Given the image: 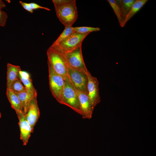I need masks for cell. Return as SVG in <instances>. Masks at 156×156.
I'll return each instance as SVG.
<instances>
[{
    "mask_svg": "<svg viewBox=\"0 0 156 156\" xmlns=\"http://www.w3.org/2000/svg\"><path fill=\"white\" fill-rule=\"evenodd\" d=\"M6 94L11 107L15 111L18 118L24 114L23 105L17 96L10 89L7 88Z\"/></svg>",
    "mask_w": 156,
    "mask_h": 156,
    "instance_id": "4fadbf2b",
    "label": "cell"
},
{
    "mask_svg": "<svg viewBox=\"0 0 156 156\" xmlns=\"http://www.w3.org/2000/svg\"><path fill=\"white\" fill-rule=\"evenodd\" d=\"M107 1L113 10L120 25L121 26L123 22V20L121 17L120 9L119 5L116 1L114 0H107Z\"/></svg>",
    "mask_w": 156,
    "mask_h": 156,
    "instance_id": "ac0fdd59",
    "label": "cell"
},
{
    "mask_svg": "<svg viewBox=\"0 0 156 156\" xmlns=\"http://www.w3.org/2000/svg\"><path fill=\"white\" fill-rule=\"evenodd\" d=\"M14 93L18 98L23 105L25 115L27 112L29 103L32 98L29 96L26 91Z\"/></svg>",
    "mask_w": 156,
    "mask_h": 156,
    "instance_id": "2e32d148",
    "label": "cell"
},
{
    "mask_svg": "<svg viewBox=\"0 0 156 156\" xmlns=\"http://www.w3.org/2000/svg\"><path fill=\"white\" fill-rule=\"evenodd\" d=\"M49 85L50 90L57 101L61 104L65 84V80L53 70L51 64L48 62Z\"/></svg>",
    "mask_w": 156,
    "mask_h": 156,
    "instance_id": "5b68a950",
    "label": "cell"
},
{
    "mask_svg": "<svg viewBox=\"0 0 156 156\" xmlns=\"http://www.w3.org/2000/svg\"><path fill=\"white\" fill-rule=\"evenodd\" d=\"M19 79L23 84L28 94L31 98L37 96V91L33 85L29 73L22 70L20 71L19 74Z\"/></svg>",
    "mask_w": 156,
    "mask_h": 156,
    "instance_id": "7c38bea8",
    "label": "cell"
},
{
    "mask_svg": "<svg viewBox=\"0 0 156 156\" xmlns=\"http://www.w3.org/2000/svg\"><path fill=\"white\" fill-rule=\"evenodd\" d=\"M9 89L14 92H18L26 91L25 88L19 79L14 81L11 83Z\"/></svg>",
    "mask_w": 156,
    "mask_h": 156,
    "instance_id": "d6986e66",
    "label": "cell"
},
{
    "mask_svg": "<svg viewBox=\"0 0 156 156\" xmlns=\"http://www.w3.org/2000/svg\"><path fill=\"white\" fill-rule=\"evenodd\" d=\"M71 0H52V1L54 5H58L68 3Z\"/></svg>",
    "mask_w": 156,
    "mask_h": 156,
    "instance_id": "d4e9b609",
    "label": "cell"
},
{
    "mask_svg": "<svg viewBox=\"0 0 156 156\" xmlns=\"http://www.w3.org/2000/svg\"><path fill=\"white\" fill-rule=\"evenodd\" d=\"M88 34H81L74 32L59 43L52 44L50 47L59 53L64 54L81 45L83 40Z\"/></svg>",
    "mask_w": 156,
    "mask_h": 156,
    "instance_id": "7a4b0ae2",
    "label": "cell"
},
{
    "mask_svg": "<svg viewBox=\"0 0 156 156\" xmlns=\"http://www.w3.org/2000/svg\"><path fill=\"white\" fill-rule=\"evenodd\" d=\"M7 88H9L12 83L19 79V74L21 70L20 66L8 63L7 64Z\"/></svg>",
    "mask_w": 156,
    "mask_h": 156,
    "instance_id": "5bb4252c",
    "label": "cell"
},
{
    "mask_svg": "<svg viewBox=\"0 0 156 156\" xmlns=\"http://www.w3.org/2000/svg\"><path fill=\"white\" fill-rule=\"evenodd\" d=\"M18 118L20 130V138L22 141L23 145H26L31 133L34 131V129L27 121L24 114H21Z\"/></svg>",
    "mask_w": 156,
    "mask_h": 156,
    "instance_id": "8fae6325",
    "label": "cell"
},
{
    "mask_svg": "<svg viewBox=\"0 0 156 156\" xmlns=\"http://www.w3.org/2000/svg\"><path fill=\"white\" fill-rule=\"evenodd\" d=\"M8 15L7 13L0 9V26L4 27L6 24L8 18Z\"/></svg>",
    "mask_w": 156,
    "mask_h": 156,
    "instance_id": "7402d4cb",
    "label": "cell"
},
{
    "mask_svg": "<svg viewBox=\"0 0 156 156\" xmlns=\"http://www.w3.org/2000/svg\"><path fill=\"white\" fill-rule=\"evenodd\" d=\"M88 78V95L93 108L101 101L99 88V81L88 71L86 73Z\"/></svg>",
    "mask_w": 156,
    "mask_h": 156,
    "instance_id": "ba28073f",
    "label": "cell"
},
{
    "mask_svg": "<svg viewBox=\"0 0 156 156\" xmlns=\"http://www.w3.org/2000/svg\"><path fill=\"white\" fill-rule=\"evenodd\" d=\"M29 4L31 8L33 10L38 9H41L49 11H51V10L50 9L47 7L41 6L34 3H29Z\"/></svg>",
    "mask_w": 156,
    "mask_h": 156,
    "instance_id": "603a6c76",
    "label": "cell"
},
{
    "mask_svg": "<svg viewBox=\"0 0 156 156\" xmlns=\"http://www.w3.org/2000/svg\"><path fill=\"white\" fill-rule=\"evenodd\" d=\"M67 74L70 81L75 89L88 94V78L86 73L68 66Z\"/></svg>",
    "mask_w": 156,
    "mask_h": 156,
    "instance_id": "52a82bcc",
    "label": "cell"
},
{
    "mask_svg": "<svg viewBox=\"0 0 156 156\" xmlns=\"http://www.w3.org/2000/svg\"><path fill=\"white\" fill-rule=\"evenodd\" d=\"M74 31L72 26L65 27V29L57 39L53 43V44H57L66 38Z\"/></svg>",
    "mask_w": 156,
    "mask_h": 156,
    "instance_id": "44dd1931",
    "label": "cell"
},
{
    "mask_svg": "<svg viewBox=\"0 0 156 156\" xmlns=\"http://www.w3.org/2000/svg\"><path fill=\"white\" fill-rule=\"evenodd\" d=\"M1 117V112H0V118Z\"/></svg>",
    "mask_w": 156,
    "mask_h": 156,
    "instance_id": "4316f807",
    "label": "cell"
},
{
    "mask_svg": "<svg viewBox=\"0 0 156 156\" xmlns=\"http://www.w3.org/2000/svg\"><path fill=\"white\" fill-rule=\"evenodd\" d=\"M117 1L121 3V6H119L120 8L121 17L123 22L125 17L130 10L135 0H123Z\"/></svg>",
    "mask_w": 156,
    "mask_h": 156,
    "instance_id": "e0dca14e",
    "label": "cell"
},
{
    "mask_svg": "<svg viewBox=\"0 0 156 156\" xmlns=\"http://www.w3.org/2000/svg\"><path fill=\"white\" fill-rule=\"evenodd\" d=\"M74 31L81 34H89L93 31H97L100 30V28L98 27H73Z\"/></svg>",
    "mask_w": 156,
    "mask_h": 156,
    "instance_id": "ffe728a7",
    "label": "cell"
},
{
    "mask_svg": "<svg viewBox=\"0 0 156 156\" xmlns=\"http://www.w3.org/2000/svg\"><path fill=\"white\" fill-rule=\"evenodd\" d=\"M47 62L52 66L54 71L64 80L68 77L66 62L64 55L50 47L47 52Z\"/></svg>",
    "mask_w": 156,
    "mask_h": 156,
    "instance_id": "277c9868",
    "label": "cell"
},
{
    "mask_svg": "<svg viewBox=\"0 0 156 156\" xmlns=\"http://www.w3.org/2000/svg\"><path fill=\"white\" fill-rule=\"evenodd\" d=\"M82 118L90 119L92 116L93 108L87 93L77 90Z\"/></svg>",
    "mask_w": 156,
    "mask_h": 156,
    "instance_id": "9c48e42d",
    "label": "cell"
},
{
    "mask_svg": "<svg viewBox=\"0 0 156 156\" xmlns=\"http://www.w3.org/2000/svg\"><path fill=\"white\" fill-rule=\"evenodd\" d=\"M37 96H34L30 100L25 115V119L33 129L40 116Z\"/></svg>",
    "mask_w": 156,
    "mask_h": 156,
    "instance_id": "30bf717a",
    "label": "cell"
},
{
    "mask_svg": "<svg viewBox=\"0 0 156 156\" xmlns=\"http://www.w3.org/2000/svg\"><path fill=\"white\" fill-rule=\"evenodd\" d=\"M54 6L57 18L65 27L72 26L78 16L76 0H71L68 3Z\"/></svg>",
    "mask_w": 156,
    "mask_h": 156,
    "instance_id": "6da1fadb",
    "label": "cell"
},
{
    "mask_svg": "<svg viewBox=\"0 0 156 156\" xmlns=\"http://www.w3.org/2000/svg\"><path fill=\"white\" fill-rule=\"evenodd\" d=\"M6 5L4 2L1 0H0V9H1L5 7Z\"/></svg>",
    "mask_w": 156,
    "mask_h": 156,
    "instance_id": "484cf974",
    "label": "cell"
},
{
    "mask_svg": "<svg viewBox=\"0 0 156 156\" xmlns=\"http://www.w3.org/2000/svg\"><path fill=\"white\" fill-rule=\"evenodd\" d=\"M81 45L64 54L68 66L87 73L88 71L83 60Z\"/></svg>",
    "mask_w": 156,
    "mask_h": 156,
    "instance_id": "8992f818",
    "label": "cell"
},
{
    "mask_svg": "<svg viewBox=\"0 0 156 156\" xmlns=\"http://www.w3.org/2000/svg\"><path fill=\"white\" fill-rule=\"evenodd\" d=\"M148 1V0H135L130 10L125 17L121 27H124L127 22L141 9Z\"/></svg>",
    "mask_w": 156,
    "mask_h": 156,
    "instance_id": "9a60e30c",
    "label": "cell"
},
{
    "mask_svg": "<svg viewBox=\"0 0 156 156\" xmlns=\"http://www.w3.org/2000/svg\"><path fill=\"white\" fill-rule=\"evenodd\" d=\"M61 104L65 105L82 115L78 97L75 88L68 76L65 80Z\"/></svg>",
    "mask_w": 156,
    "mask_h": 156,
    "instance_id": "3957f363",
    "label": "cell"
},
{
    "mask_svg": "<svg viewBox=\"0 0 156 156\" xmlns=\"http://www.w3.org/2000/svg\"><path fill=\"white\" fill-rule=\"evenodd\" d=\"M19 3L27 11L31 13L33 12V10L31 8L29 3L23 2L21 1H19Z\"/></svg>",
    "mask_w": 156,
    "mask_h": 156,
    "instance_id": "cb8c5ba5",
    "label": "cell"
}]
</instances>
